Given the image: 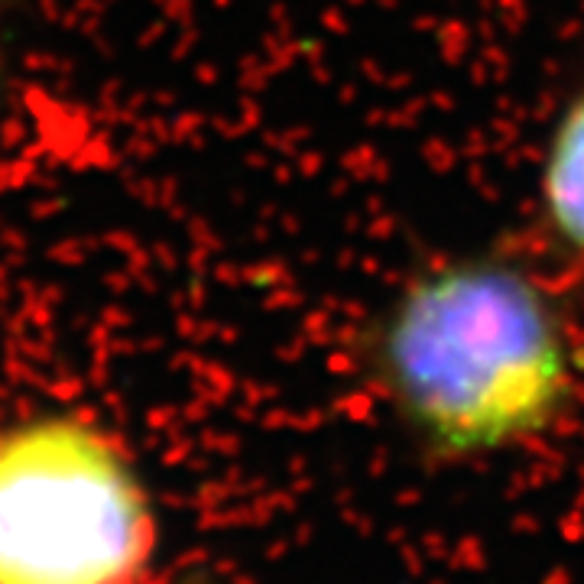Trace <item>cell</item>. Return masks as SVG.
I'll return each mask as SVG.
<instances>
[{
  "label": "cell",
  "mask_w": 584,
  "mask_h": 584,
  "mask_svg": "<svg viewBox=\"0 0 584 584\" xmlns=\"http://www.w3.org/2000/svg\"><path fill=\"white\" fill-rule=\"evenodd\" d=\"M572 328L549 289L507 257H458L412 276L371 341V374L432 461L539 439L579 396Z\"/></svg>",
  "instance_id": "6da1fadb"
},
{
  "label": "cell",
  "mask_w": 584,
  "mask_h": 584,
  "mask_svg": "<svg viewBox=\"0 0 584 584\" xmlns=\"http://www.w3.org/2000/svg\"><path fill=\"white\" fill-rule=\"evenodd\" d=\"M150 514L124 454L71 419L0 436V584H128Z\"/></svg>",
  "instance_id": "7a4b0ae2"
},
{
  "label": "cell",
  "mask_w": 584,
  "mask_h": 584,
  "mask_svg": "<svg viewBox=\"0 0 584 584\" xmlns=\"http://www.w3.org/2000/svg\"><path fill=\"white\" fill-rule=\"evenodd\" d=\"M539 192L552 234L584 260V91L552 130Z\"/></svg>",
  "instance_id": "3957f363"
}]
</instances>
